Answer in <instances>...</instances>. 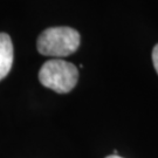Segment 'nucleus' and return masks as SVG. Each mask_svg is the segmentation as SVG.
<instances>
[{"instance_id":"1","label":"nucleus","mask_w":158,"mask_h":158,"mask_svg":"<svg viewBox=\"0 0 158 158\" xmlns=\"http://www.w3.org/2000/svg\"><path fill=\"white\" fill-rule=\"evenodd\" d=\"M80 33L72 27H51L39 35L36 48L41 55L64 57L77 51Z\"/></svg>"},{"instance_id":"2","label":"nucleus","mask_w":158,"mask_h":158,"mask_svg":"<svg viewBox=\"0 0 158 158\" xmlns=\"http://www.w3.org/2000/svg\"><path fill=\"white\" fill-rule=\"evenodd\" d=\"M39 80L46 88L59 94H67L77 83L79 70L73 63L61 59H53L42 64L39 72Z\"/></svg>"},{"instance_id":"3","label":"nucleus","mask_w":158,"mask_h":158,"mask_svg":"<svg viewBox=\"0 0 158 158\" xmlns=\"http://www.w3.org/2000/svg\"><path fill=\"white\" fill-rule=\"evenodd\" d=\"M13 44L10 35L0 33V81L8 75L13 64Z\"/></svg>"},{"instance_id":"4","label":"nucleus","mask_w":158,"mask_h":158,"mask_svg":"<svg viewBox=\"0 0 158 158\" xmlns=\"http://www.w3.org/2000/svg\"><path fill=\"white\" fill-rule=\"evenodd\" d=\"M152 62H153V66H155V69H156V72H157V74H158V44L153 47Z\"/></svg>"},{"instance_id":"5","label":"nucleus","mask_w":158,"mask_h":158,"mask_svg":"<svg viewBox=\"0 0 158 158\" xmlns=\"http://www.w3.org/2000/svg\"><path fill=\"white\" fill-rule=\"evenodd\" d=\"M106 158H123V157L117 156V155H111V156H108V157H106Z\"/></svg>"}]
</instances>
